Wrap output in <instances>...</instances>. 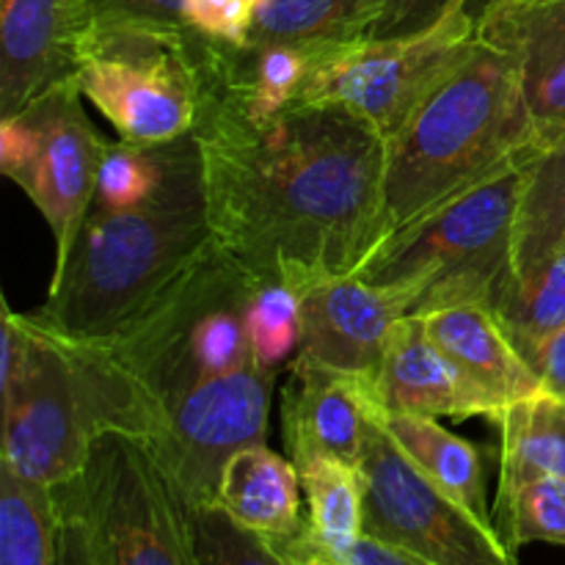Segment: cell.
Wrapping results in <instances>:
<instances>
[{
	"label": "cell",
	"mask_w": 565,
	"mask_h": 565,
	"mask_svg": "<svg viewBox=\"0 0 565 565\" xmlns=\"http://www.w3.org/2000/svg\"><path fill=\"white\" fill-rule=\"evenodd\" d=\"M193 136L215 246L257 285L301 296L379 248L390 143L353 110L296 103L254 121L204 105Z\"/></svg>",
	"instance_id": "obj_1"
},
{
	"label": "cell",
	"mask_w": 565,
	"mask_h": 565,
	"mask_svg": "<svg viewBox=\"0 0 565 565\" xmlns=\"http://www.w3.org/2000/svg\"><path fill=\"white\" fill-rule=\"evenodd\" d=\"M202 149L193 132L169 141L154 191L130 207H88L70 254L53 268L31 320L70 342H99L213 246Z\"/></svg>",
	"instance_id": "obj_2"
},
{
	"label": "cell",
	"mask_w": 565,
	"mask_h": 565,
	"mask_svg": "<svg viewBox=\"0 0 565 565\" xmlns=\"http://www.w3.org/2000/svg\"><path fill=\"white\" fill-rule=\"evenodd\" d=\"M0 312V463L17 478L58 489L103 434L152 436V412L103 353L50 334L6 298Z\"/></svg>",
	"instance_id": "obj_3"
},
{
	"label": "cell",
	"mask_w": 565,
	"mask_h": 565,
	"mask_svg": "<svg viewBox=\"0 0 565 565\" xmlns=\"http://www.w3.org/2000/svg\"><path fill=\"white\" fill-rule=\"evenodd\" d=\"M386 143L381 243L519 154L544 147L516 61L480 36L469 58Z\"/></svg>",
	"instance_id": "obj_4"
},
{
	"label": "cell",
	"mask_w": 565,
	"mask_h": 565,
	"mask_svg": "<svg viewBox=\"0 0 565 565\" xmlns=\"http://www.w3.org/2000/svg\"><path fill=\"white\" fill-rule=\"evenodd\" d=\"M254 285L213 243L114 334L86 345L125 375L158 428L166 406L188 390L259 362L248 337Z\"/></svg>",
	"instance_id": "obj_5"
},
{
	"label": "cell",
	"mask_w": 565,
	"mask_h": 565,
	"mask_svg": "<svg viewBox=\"0 0 565 565\" xmlns=\"http://www.w3.org/2000/svg\"><path fill=\"white\" fill-rule=\"evenodd\" d=\"M539 149L519 154L386 237L356 270L359 279L392 292L406 318L458 303L494 309L511 259L524 174Z\"/></svg>",
	"instance_id": "obj_6"
},
{
	"label": "cell",
	"mask_w": 565,
	"mask_h": 565,
	"mask_svg": "<svg viewBox=\"0 0 565 565\" xmlns=\"http://www.w3.org/2000/svg\"><path fill=\"white\" fill-rule=\"evenodd\" d=\"M215 42L180 33L94 28L83 47L81 92L119 138L166 143L196 130L202 75Z\"/></svg>",
	"instance_id": "obj_7"
},
{
	"label": "cell",
	"mask_w": 565,
	"mask_h": 565,
	"mask_svg": "<svg viewBox=\"0 0 565 565\" xmlns=\"http://www.w3.org/2000/svg\"><path fill=\"white\" fill-rule=\"evenodd\" d=\"M53 491L86 524L97 565H193L185 502L143 439L103 434L83 472Z\"/></svg>",
	"instance_id": "obj_8"
},
{
	"label": "cell",
	"mask_w": 565,
	"mask_h": 565,
	"mask_svg": "<svg viewBox=\"0 0 565 565\" xmlns=\"http://www.w3.org/2000/svg\"><path fill=\"white\" fill-rule=\"evenodd\" d=\"M478 44L472 6L456 3L417 33L362 39L312 58L298 103H334L390 141Z\"/></svg>",
	"instance_id": "obj_9"
},
{
	"label": "cell",
	"mask_w": 565,
	"mask_h": 565,
	"mask_svg": "<svg viewBox=\"0 0 565 565\" xmlns=\"http://www.w3.org/2000/svg\"><path fill=\"white\" fill-rule=\"evenodd\" d=\"M81 83L50 88L11 116H0V171L44 215L55 265L70 254L94 202L108 141L83 108Z\"/></svg>",
	"instance_id": "obj_10"
},
{
	"label": "cell",
	"mask_w": 565,
	"mask_h": 565,
	"mask_svg": "<svg viewBox=\"0 0 565 565\" xmlns=\"http://www.w3.org/2000/svg\"><path fill=\"white\" fill-rule=\"evenodd\" d=\"M359 472L364 483V535L434 565H519L500 530L480 522L430 483L381 419L370 425Z\"/></svg>",
	"instance_id": "obj_11"
},
{
	"label": "cell",
	"mask_w": 565,
	"mask_h": 565,
	"mask_svg": "<svg viewBox=\"0 0 565 565\" xmlns=\"http://www.w3.org/2000/svg\"><path fill=\"white\" fill-rule=\"evenodd\" d=\"M281 370L243 364L177 397L147 441L182 500L210 505L218 497L226 461L268 436L270 403Z\"/></svg>",
	"instance_id": "obj_12"
},
{
	"label": "cell",
	"mask_w": 565,
	"mask_h": 565,
	"mask_svg": "<svg viewBox=\"0 0 565 565\" xmlns=\"http://www.w3.org/2000/svg\"><path fill=\"white\" fill-rule=\"evenodd\" d=\"M494 312L519 351L565 323V136L530 158Z\"/></svg>",
	"instance_id": "obj_13"
},
{
	"label": "cell",
	"mask_w": 565,
	"mask_h": 565,
	"mask_svg": "<svg viewBox=\"0 0 565 565\" xmlns=\"http://www.w3.org/2000/svg\"><path fill=\"white\" fill-rule=\"evenodd\" d=\"M92 25L88 0H0V116L75 81Z\"/></svg>",
	"instance_id": "obj_14"
},
{
	"label": "cell",
	"mask_w": 565,
	"mask_h": 565,
	"mask_svg": "<svg viewBox=\"0 0 565 565\" xmlns=\"http://www.w3.org/2000/svg\"><path fill=\"white\" fill-rule=\"evenodd\" d=\"M281 390V439L290 461L340 458L359 467L367 430L384 417L375 381L296 356Z\"/></svg>",
	"instance_id": "obj_15"
},
{
	"label": "cell",
	"mask_w": 565,
	"mask_h": 565,
	"mask_svg": "<svg viewBox=\"0 0 565 565\" xmlns=\"http://www.w3.org/2000/svg\"><path fill=\"white\" fill-rule=\"evenodd\" d=\"M403 318L406 309L392 292L356 274L320 281L301 292V342L296 356L375 381Z\"/></svg>",
	"instance_id": "obj_16"
},
{
	"label": "cell",
	"mask_w": 565,
	"mask_h": 565,
	"mask_svg": "<svg viewBox=\"0 0 565 565\" xmlns=\"http://www.w3.org/2000/svg\"><path fill=\"white\" fill-rule=\"evenodd\" d=\"M478 36L513 55L524 103L544 143L565 136V0H491Z\"/></svg>",
	"instance_id": "obj_17"
},
{
	"label": "cell",
	"mask_w": 565,
	"mask_h": 565,
	"mask_svg": "<svg viewBox=\"0 0 565 565\" xmlns=\"http://www.w3.org/2000/svg\"><path fill=\"white\" fill-rule=\"evenodd\" d=\"M375 392L384 414L414 417H486L500 425L502 406L491 401L425 331L423 318H403L381 362Z\"/></svg>",
	"instance_id": "obj_18"
},
{
	"label": "cell",
	"mask_w": 565,
	"mask_h": 565,
	"mask_svg": "<svg viewBox=\"0 0 565 565\" xmlns=\"http://www.w3.org/2000/svg\"><path fill=\"white\" fill-rule=\"evenodd\" d=\"M430 340L491 397L502 406L544 392L541 379L513 337L502 326L500 315L486 303H458L423 318Z\"/></svg>",
	"instance_id": "obj_19"
},
{
	"label": "cell",
	"mask_w": 565,
	"mask_h": 565,
	"mask_svg": "<svg viewBox=\"0 0 565 565\" xmlns=\"http://www.w3.org/2000/svg\"><path fill=\"white\" fill-rule=\"evenodd\" d=\"M301 494L296 463L263 441L243 447L226 461L215 505L224 508L243 527L265 535L276 546H287L307 530Z\"/></svg>",
	"instance_id": "obj_20"
},
{
	"label": "cell",
	"mask_w": 565,
	"mask_h": 565,
	"mask_svg": "<svg viewBox=\"0 0 565 565\" xmlns=\"http://www.w3.org/2000/svg\"><path fill=\"white\" fill-rule=\"evenodd\" d=\"M307 497V530L292 544L279 546L290 563L309 555H334L364 535L362 472L340 458H309L298 463Z\"/></svg>",
	"instance_id": "obj_21"
},
{
	"label": "cell",
	"mask_w": 565,
	"mask_h": 565,
	"mask_svg": "<svg viewBox=\"0 0 565 565\" xmlns=\"http://www.w3.org/2000/svg\"><path fill=\"white\" fill-rule=\"evenodd\" d=\"M386 0H268L257 9L248 44H285L312 58L370 39Z\"/></svg>",
	"instance_id": "obj_22"
},
{
	"label": "cell",
	"mask_w": 565,
	"mask_h": 565,
	"mask_svg": "<svg viewBox=\"0 0 565 565\" xmlns=\"http://www.w3.org/2000/svg\"><path fill=\"white\" fill-rule=\"evenodd\" d=\"M384 428L395 445L406 452L408 461L439 486L445 494L461 502L480 522L491 524L489 502H486V472L483 450L463 436L441 428L434 417H414V414H384ZM494 527V524H491Z\"/></svg>",
	"instance_id": "obj_23"
},
{
	"label": "cell",
	"mask_w": 565,
	"mask_h": 565,
	"mask_svg": "<svg viewBox=\"0 0 565 565\" xmlns=\"http://www.w3.org/2000/svg\"><path fill=\"white\" fill-rule=\"evenodd\" d=\"M500 494L508 500L539 478L565 480V401L539 392L505 408L500 419Z\"/></svg>",
	"instance_id": "obj_24"
},
{
	"label": "cell",
	"mask_w": 565,
	"mask_h": 565,
	"mask_svg": "<svg viewBox=\"0 0 565 565\" xmlns=\"http://www.w3.org/2000/svg\"><path fill=\"white\" fill-rule=\"evenodd\" d=\"M58 500L0 463V565H55Z\"/></svg>",
	"instance_id": "obj_25"
},
{
	"label": "cell",
	"mask_w": 565,
	"mask_h": 565,
	"mask_svg": "<svg viewBox=\"0 0 565 565\" xmlns=\"http://www.w3.org/2000/svg\"><path fill=\"white\" fill-rule=\"evenodd\" d=\"M185 524L193 565H296L281 555L274 541L237 524L215 502H185Z\"/></svg>",
	"instance_id": "obj_26"
},
{
	"label": "cell",
	"mask_w": 565,
	"mask_h": 565,
	"mask_svg": "<svg viewBox=\"0 0 565 565\" xmlns=\"http://www.w3.org/2000/svg\"><path fill=\"white\" fill-rule=\"evenodd\" d=\"M497 530L513 552L524 544L565 546V480L539 478L497 502Z\"/></svg>",
	"instance_id": "obj_27"
},
{
	"label": "cell",
	"mask_w": 565,
	"mask_h": 565,
	"mask_svg": "<svg viewBox=\"0 0 565 565\" xmlns=\"http://www.w3.org/2000/svg\"><path fill=\"white\" fill-rule=\"evenodd\" d=\"M166 160H169V141L136 143L119 138L108 143L92 207H130L143 202L163 177Z\"/></svg>",
	"instance_id": "obj_28"
},
{
	"label": "cell",
	"mask_w": 565,
	"mask_h": 565,
	"mask_svg": "<svg viewBox=\"0 0 565 565\" xmlns=\"http://www.w3.org/2000/svg\"><path fill=\"white\" fill-rule=\"evenodd\" d=\"M248 337L265 367L281 370L301 342V296L285 285H254L248 303Z\"/></svg>",
	"instance_id": "obj_29"
},
{
	"label": "cell",
	"mask_w": 565,
	"mask_h": 565,
	"mask_svg": "<svg viewBox=\"0 0 565 565\" xmlns=\"http://www.w3.org/2000/svg\"><path fill=\"white\" fill-rule=\"evenodd\" d=\"M94 28H127V31L180 33L199 36L188 22L185 0H88Z\"/></svg>",
	"instance_id": "obj_30"
},
{
	"label": "cell",
	"mask_w": 565,
	"mask_h": 565,
	"mask_svg": "<svg viewBox=\"0 0 565 565\" xmlns=\"http://www.w3.org/2000/svg\"><path fill=\"white\" fill-rule=\"evenodd\" d=\"M456 3H469L475 17H478L483 0H386L370 39H390L425 31L434 22H439Z\"/></svg>",
	"instance_id": "obj_31"
},
{
	"label": "cell",
	"mask_w": 565,
	"mask_h": 565,
	"mask_svg": "<svg viewBox=\"0 0 565 565\" xmlns=\"http://www.w3.org/2000/svg\"><path fill=\"white\" fill-rule=\"evenodd\" d=\"M522 353L541 379L544 392L565 401V323L524 345Z\"/></svg>",
	"instance_id": "obj_32"
},
{
	"label": "cell",
	"mask_w": 565,
	"mask_h": 565,
	"mask_svg": "<svg viewBox=\"0 0 565 565\" xmlns=\"http://www.w3.org/2000/svg\"><path fill=\"white\" fill-rule=\"evenodd\" d=\"M58 544H55V565H97V557H94L92 541H88L86 524L77 516V511L72 505H66L58 494Z\"/></svg>",
	"instance_id": "obj_33"
},
{
	"label": "cell",
	"mask_w": 565,
	"mask_h": 565,
	"mask_svg": "<svg viewBox=\"0 0 565 565\" xmlns=\"http://www.w3.org/2000/svg\"><path fill=\"white\" fill-rule=\"evenodd\" d=\"M326 557H331V561L342 565H434L423 561V557L412 555V552L384 544V541L373 539V535H362V539L353 541L351 546Z\"/></svg>",
	"instance_id": "obj_34"
},
{
	"label": "cell",
	"mask_w": 565,
	"mask_h": 565,
	"mask_svg": "<svg viewBox=\"0 0 565 565\" xmlns=\"http://www.w3.org/2000/svg\"><path fill=\"white\" fill-rule=\"evenodd\" d=\"M298 565H342V563L331 561V557H326V555H309V557H303Z\"/></svg>",
	"instance_id": "obj_35"
},
{
	"label": "cell",
	"mask_w": 565,
	"mask_h": 565,
	"mask_svg": "<svg viewBox=\"0 0 565 565\" xmlns=\"http://www.w3.org/2000/svg\"><path fill=\"white\" fill-rule=\"evenodd\" d=\"M248 3H252L254 9H259V6H263V3H268V0H248Z\"/></svg>",
	"instance_id": "obj_36"
},
{
	"label": "cell",
	"mask_w": 565,
	"mask_h": 565,
	"mask_svg": "<svg viewBox=\"0 0 565 565\" xmlns=\"http://www.w3.org/2000/svg\"><path fill=\"white\" fill-rule=\"evenodd\" d=\"M489 3H491V0H483V3H480V11H483Z\"/></svg>",
	"instance_id": "obj_37"
}]
</instances>
